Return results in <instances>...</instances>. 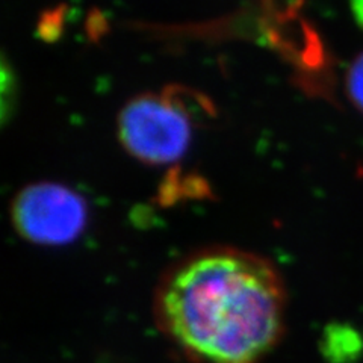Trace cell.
<instances>
[{"label": "cell", "instance_id": "obj_4", "mask_svg": "<svg viewBox=\"0 0 363 363\" xmlns=\"http://www.w3.org/2000/svg\"><path fill=\"white\" fill-rule=\"evenodd\" d=\"M327 363H353L363 354V336L348 323H330L324 327L320 342Z\"/></svg>", "mask_w": 363, "mask_h": 363}, {"label": "cell", "instance_id": "obj_1", "mask_svg": "<svg viewBox=\"0 0 363 363\" xmlns=\"http://www.w3.org/2000/svg\"><path fill=\"white\" fill-rule=\"evenodd\" d=\"M286 303L271 260L215 245L167 268L152 309L157 330L191 363H260L285 335Z\"/></svg>", "mask_w": 363, "mask_h": 363}, {"label": "cell", "instance_id": "obj_2", "mask_svg": "<svg viewBox=\"0 0 363 363\" xmlns=\"http://www.w3.org/2000/svg\"><path fill=\"white\" fill-rule=\"evenodd\" d=\"M194 133V112L182 89L132 99L118 118V135L133 157L164 165L184 156Z\"/></svg>", "mask_w": 363, "mask_h": 363}, {"label": "cell", "instance_id": "obj_6", "mask_svg": "<svg viewBox=\"0 0 363 363\" xmlns=\"http://www.w3.org/2000/svg\"><path fill=\"white\" fill-rule=\"evenodd\" d=\"M350 5L356 21L363 28V0H350Z\"/></svg>", "mask_w": 363, "mask_h": 363}, {"label": "cell", "instance_id": "obj_5", "mask_svg": "<svg viewBox=\"0 0 363 363\" xmlns=\"http://www.w3.org/2000/svg\"><path fill=\"white\" fill-rule=\"evenodd\" d=\"M347 89L353 104L363 112V53L350 67L347 76Z\"/></svg>", "mask_w": 363, "mask_h": 363}, {"label": "cell", "instance_id": "obj_3", "mask_svg": "<svg viewBox=\"0 0 363 363\" xmlns=\"http://www.w3.org/2000/svg\"><path fill=\"white\" fill-rule=\"evenodd\" d=\"M16 230L38 245H65L76 241L88 223L85 199L53 182L26 186L13 204Z\"/></svg>", "mask_w": 363, "mask_h": 363}]
</instances>
